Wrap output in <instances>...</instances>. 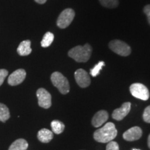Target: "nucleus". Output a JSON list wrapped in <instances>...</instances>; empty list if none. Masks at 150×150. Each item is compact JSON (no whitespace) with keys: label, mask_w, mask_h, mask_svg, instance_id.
Returning a JSON list of instances; mask_svg holds the SVG:
<instances>
[{"label":"nucleus","mask_w":150,"mask_h":150,"mask_svg":"<svg viewBox=\"0 0 150 150\" xmlns=\"http://www.w3.org/2000/svg\"><path fill=\"white\" fill-rule=\"evenodd\" d=\"M28 147H29V145L27 140L23 138H20L11 144L8 148V150H27Z\"/></svg>","instance_id":"obj_15"},{"label":"nucleus","mask_w":150,"mask_h":150,"mask_svg":"<svg viewBox=\"0 0 150 150\" xmlns=\"http://www.w3.org/2000/svg\"><path fill=\"white\" fill-rule=\"evenodd\" d=\"M133 150H140V149H134Z\"/></svg>","instance_id":"obj_27"},{"label":"nucleus","mask_w":150,"mask_h":150,"mask_svg":"<svg viewBox=\"0 0 150 150\" xmlns=\"http://www.w3.org/2000/svg\"><path fill=\"white\" fill-rule=\"evenodd\" d=\"M108 119V114L107 111L104 110H99L93 116L92 120V125L95 127H99L106 122Z\"/></svg>","instance_id":"obj_12"},{"label":"nucleus","mask_w":150,"mask_h":150,"mask_svg":"<svg viewBox=\"0 0 150 150\" xmlns=\"http://www.w3.org/2000/svg\"><path fill=\"white\" fill-rule=\"evenodd\" d=\"M131 95L136 98L146 101L149 98V92L147 88L143 84L140 83H133L130 86Z\"/></svg>","instance_id":"obj_5"},{"label":"nucleus","mask_w":150,"mask_h":150,"mask_svg":"<svg viewBox=\"0 0 150 150\" xmlns=\"http://www.w3.org/2000/svg\"><path fill=\"white\" fill-rule=\"evenodd\" d=\"M17 52L20 56H28L32 52L31 48V41L29 40H24L19 45Z\"/></svg>","instance_id":"obj_13"},{"label":"nucleus","mask_w":150,"mask_h":150,"mask_svg":"<svg viewBox=\"0 0 150 150\" xmlns=\"http://www.w3.org/2000/svg\"><path fill=\"white\" fill-rule=\"evenodd\" d=\"M38 105L43 108H49L52 106V96L45 88H39L36 92Z\"/></svg>","instance_id":"obj_7"},{"label":"nucleus","mask_w":150,"mask_h":150,"mask_svg":"<svg viewBox=\"0 0 150 150\" xmlns=\"http://www.w3.org/2000/svg\"><path fill=\"white\" fill-rule=\"evenodd\" d=\"M10 116L8 108L5 104L0 103V121L5 122L10 118Z\"/></svg>","instance_id":"obj_17"},{"label":"nucleus","mask_w":150,"mask_h":150,"mask_svg":"<svg viewBox=\"0 0 150 150\" xmlns=\"http://www.w3.org/2000/svg\"><path fill=\"white\" fill-rule=\"evenodd\" d=\"M35 2H37L38 4H43L47 1V0H34Z\"/></svg>","instance_id":"obj_25"},{"label":"nucleus","mask_w":150,"mask_h":150,"mask_svg":"<svg viewBox=\"0 0 150 150\" xmlns=\"http://www.w3.org/2000/svg\"><path fill=\"white\" fill-rule=\"evenodd\" d=\"M26 71L24 69H18L11 74L8 78V83L10 86H15L22 83L25 79Z\"/></svg>","instance_id":"obj_9"},{"label":"nucleus","mask_w":150,"mask_h":150,"mask_svg":"<svg viewBox=\"0 0 150 150\" xmlns=\"http://www.w3.org/2000/svg\"><path fill=\"white\" fill-rule=\"evenodd\" d=\"M105 65V63L104 61H99L97 65H95V67L93 68H92L91 70V74L92 76L95 77L97 75L99 74L101 70L102 69V67Z\"/></svg>","instance_id":"obj_20"},{"label":"nucleus","mask_w":150,"mask_h":150,"mask_svg":"<svg viewBox=\"0 0 150 150\" xmlns=\"http://www.w3.org/2000/svg\"><path fill=\"white\" fill-rule=\"evenodd\" d=\"M54 134L47 129H42L38 133V139L43 143H47L52 140Z\"/></svg>","instance_id":"obj_14"},{"label":"nucleus","mask_w":150,"mask_h":150,"mask_svg":"<svg viewBox=\"0 0 150 150\" xmlns=\"http://www.w3.org/2000/svg\"><path fill=\"white\" fill-rule=\"evenodd\" d=\"M92 53V47L89 44L83 46H76L71 49L68 56L78 63H85L90 59Z\"/></svg>","instance_id":"obj_2"},{"label":"nucleus","mask_w":150,"mask_h":150,"mask_svg":"<svg viewBox=\"0 0 150 150\" xmlns=\"http://www.w3.org/2000/svg\"><path fill=\"white\" fill-rule=\"evenodd\" d=\"M75 13L72 8H66L61 12L57 20V26L61 29H65L72 23Z\"/></svg>","instance_id":"obj_4"},{"label":"nucleus","mask_w":150,"mask_h":150,"mask_svg":"<svg viewBox=\"0 0 150 150\" xmlns=\"http://www.w3.org/2000/svg\"><path fill=\"white\" fill-rule=\"evenodd\" d=\"M144 13L146 14V16L147 17L148 22L150 24V5L145 6V8H144Z\"/></svg>","instance_id":"obj_24"},{"label":"nucleus","mask_w":150,"mask_h":150,"mask_svg":"<svg viewBox=\"0 0 150 150\" xmlns=\"http://www.w3.org/2000/svg\"><path fill=\"white\" fill-rule=\"evenodd\" d=\"M99 2L103 6L110 8H116L119 4L118 0H99Z\"/></svg>","instance_id":"obj_19"},{"label":"nucleus","mask_w":150,"mask_h":150,"mask_svg":"<svg viewBox=\"0 0 150 150\" xmlns=\"http://www.w3.org/2000/svg\"><path fill=\"white\" fill-rule=\"evenodd\" d=\"M142 135V131L139 127H131L123 134V138L127 141H135L140 139Z\"/></svg>","instance_id":"obj_11"},{"label":"nucleus","mask_w":150,"mask_h":150,"mask_svg":"<svg viewBox=\"0 0 150 150\" xmlns=\"http://www.w3.org/2000/svg\"><path fill=\"white\" fill-rule=\"evenodd\" d=\"M117 131L112 122H107L102 128L94 132V139L97 142L107 143L112 141L117 136Z\"/></svg>","instance_id":"obj_1"},{"label":"nucleus","mask_w":150,"mask_h":150,"mask_svg":"<svg viewBox=\"0 0 150 150\" xmlns=\"http://www.w3.org/2000/svg\"><path fill=\"white\" fill-rule=\"evenodd\" d=\"M131 110V103L130 102H125L122 105V106L120 108L114 110L112 112V117L114 120L117 121H120L123 120L126 116L128 115V113Z\"/></svg>","instance_id":"obj_10"},{"label":"nucleus","mask_w":150,"mask_h":150,"mask_svg":"<svg viewBox=\"0 0 150 150\" xmlns=\"http://www.w3.org/2000/svg\"><path fill=\"white\" fill-rule=\"evenodd\" d=\"M147 145H148V147L150 149V134L149 137H148V140H147Z\"/></svg>","instance_id":"obj_26"},{"label":"nucleus","mask_w":150,"mask_h":150,"mask_svg":"<svg viewBox=\"0 0 150 150\" xmlns=\"http://www.w3.org/2000/svg\"><path fill=\"white\" fill-rule=\"evenodd\" d=\"M74 78L76 83L81 88H86L91 84V78L88 73L83 69H79L75 72Z\"/></svg>","instance_id":"obj_8"},{"label":"nucleus","mask_w":150,"mask_h":150,"mask_svg":"<svg viewBox=\"0 0 150 150\" xmlns=\"http://www.w3.org/2000/svg\"><path fill=\"white\" fill-rule=\"evenodd\" d=\"M8 70H5V69H0V86L3 84L6 77L8 76Z\"/></svg>","instance_id":"obj_23"},{"label":"nucleus","mask_w":150,"mask_h":150,"mask_svg":"<svg viewBox=\"0 0 150 150\" xmlns=\"http://www.w3.org/2000/svg\"><path fill=\"white\" fill-rule=\"evenodd\" d=\"M51 81L53 85L57 88L60 93L66 95L70 92V84L67 78L61 72H54L51 75Z\"/></svg>","instance_id":"obj_3"},{"label":"nucleus","mask_w":150,"mask_h":150,"mask_svg":"<svg viewBox=\"0 0 150 150\" xmlns=\"http://www.w3.org/2000/svg\"><path fill=\"white\" fill-rule=\"evenodd\" d=\"M142 117H143V120L145 122L150 123V105L145 108V109L143 112Z\"/></svg>","instance_id":"obj_21"},{"label":"nucleus","mask_w":150,"mask_h":150,"mask_svg":"<svg viewBox=\"0 0 150 150\" xmlns=\"http://www.w3.org/2000/svg\"><path fill=\"white\" fill-rule=\"evenodd\" d=\"M54 35L51 32H47L43 36V38L41 41V46L42 47H48L51 45L52 42L54 41Z\"/></svg>","instance_id":"obj_18"},{"label":"nucleus","mask_w":150,"mask_h":150,"mask_svg":"<svg viewBox=\"0 0 150 150\" xmlns=\"http://www.w3.org/2000/svg\"><path fill=\"white\" fill-rule=\"evenodd\" d=\"M109 47L112 52L122 56H127L131 54V47L127 43L119 40H112L109 43Z\"/></svg>","instance_id":"obj_6"},{"label":"nucleus","mask_w":150,"mask_h":150,"mask_svg":"<svg viewBox=\"0 0 150 150\" xmlns=\"http://www.w3.org/2000/svg\"><path fill=\"white\" fill-rule=\"evenodd\" d=\"M106 150H119V145L115 141H110L108 142L106 145Z\"/></svg>","instance_id":"obj_22"},{"label":"nucleus","mask_w":150,"mask_h":150,"mask_svg":"<svg viewBox=\"0 0 150 150\" xmlns=\"http://www.w3.org/2000/svg\"><path fill=\"white\" fill-rule=\"evenodd\" d=\"M52 132L56 134H60L63 132L65 129V125L59 120H53L51 122Z\"/></svg>","instance_id":"obj_16"}]
</instances>
